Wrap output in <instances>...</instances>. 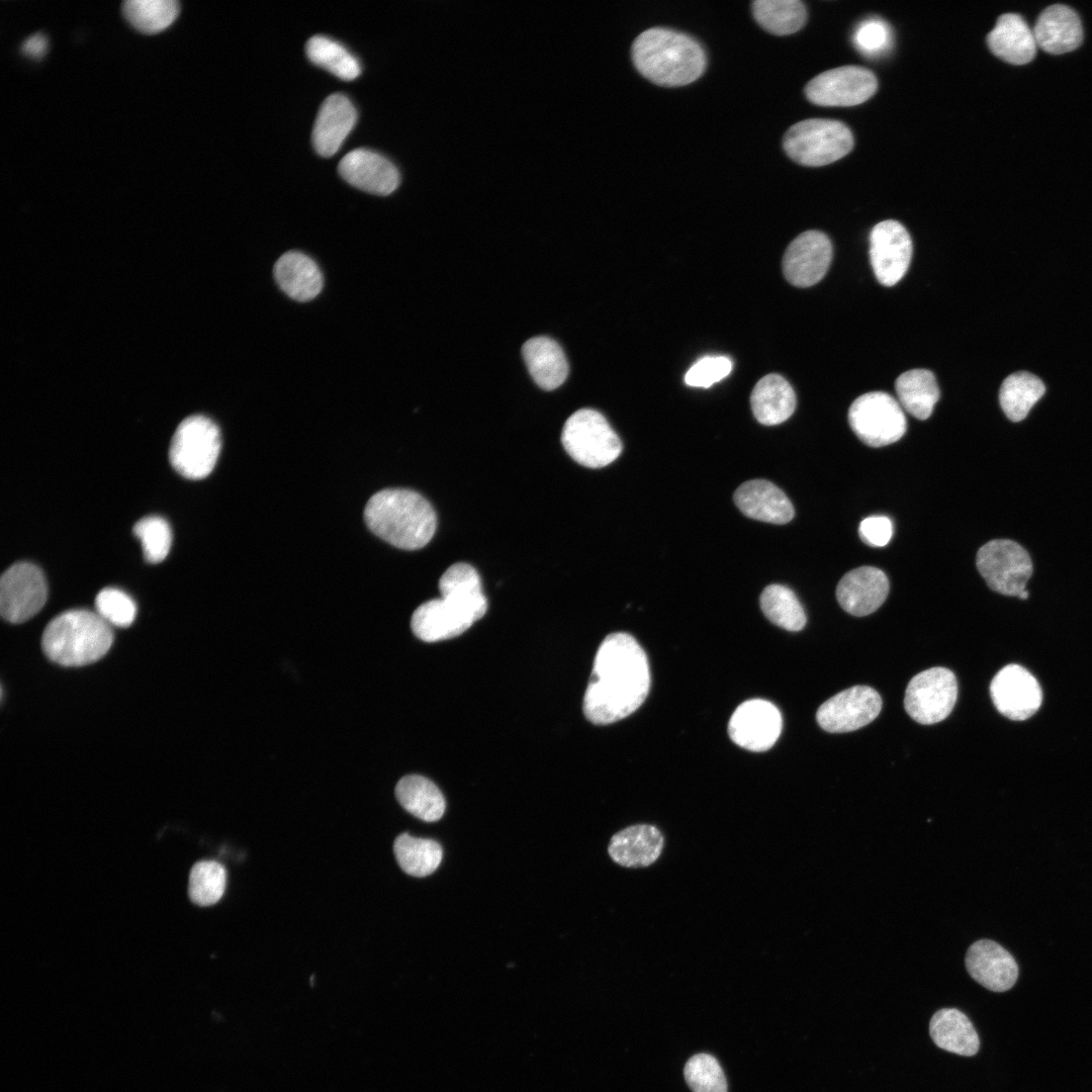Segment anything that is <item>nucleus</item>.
<instances>
[{
	"label": "nucleus",
	"instance_id": "obj_1",
	"mask_svg": "<svg viewBox=\"0 0 1092 1092\" xmlns=\"http://www.w3.org/2000/svg\"><path fill=\"white\" fill-rule=\"evenodd\" d=\"M650 689L645 651L630 634L608 635L598 648L582 709L596 725H608L634 713Z\"/></svg>",
	"mask_w": 1092,
	"mask_h": 1092
},
{
	"label": "nucleus",
	"instance_id": "obj_2",
	"mask_svg": "<svg viewBox=\"0 0 1092 1092\" xmlns=\"http://www.w3.org/2000/svg\"><path fill=\"white\" fill-rule=\"evenodd\" d=\"M439 589L440 598L422 604L412 616V631L425 642L461 635L487 610L479 574L470 564L449 566L439 580Z\"/></svg>",
	"mask_w": 1092,
	"mask_h": 1092
},
{
	"label": "nucleus",
	"instance_id": "obj_3",
	"mask_svg": "<svg viewBox=\"0 0 1092 1092\" xmlns=\"http://www.w3.org/2000/svg\"><path fill=\"white\" fill-rule=\"evenodd\" d=\"M364 519L376 536L405 550L426 546L437 527L431 504L406 488H386L373 494L366 504Z\"/></svg>",
	"mask_w": 1092,
	"mask_h": 1092
},
{
	"label": "nucleus",
	"instance_id": "obj_4",
	"mask_svg": "<svg viewBox=\"0 0 1092 1092\" xmlns=\"http://www.w3.org/2000/svg\"><path fill=\"white\" fill-rule=\"evenodd\" d=\"M632 59L642 76L666 87L696 81L706 67L701 44L690 35L666 27L641 32L632 44Z\"/></svg>",
	"mask_w": 1092,
	"mask_h": 1092
},
{
	"label": "nucleus",
	"instance_id": "obj_5",
	"mask_svg": "<svg viewBox=\"0 0 1092 1092\" xmlns=\"http://www.w3.org/2000/svg\"><path fill=\"white\" fill-rule=\"evenodd\" d=\"M113 641L110 625L97 613L69 610L46 627L41 645L44 654L63 666H82L97 661Z\"/></svg>",
	"mask_w": 1092,
	"mask_h": 1092
},
{
	"label": "nucleus",
	"instance_id": "obj_6",
	"mask_svg": "<svg viewBox=\"0 0 1092 1092\" xmlns=\"http://www.w3.org/2000/svg\"><path fill=\"white\" fill-rule=\"evenodd\" d=\"M853 147L851 130L841 121L810 118L792 125L784 136V150L796 163L807 167L831 164Z\"/></svg>",
	"mask_w": 1092,
	"mask_h": 1092
},
{
	"label": "nucleus",
	"instance_id": "obj_7",
	"mask_svg": "<svg viewBox=\"0 0 1092 1092\" xmlns=\"http://www.w3.org/2000/svg\"><path fill=\"white\" fill-rule=\"evenodd\" d=\"M561 443L574 461L589 468L609 465L622 451L621 440L607 419L592 408L578 410L566 420Z\"/></svg>",
	"mask_w": 1092,
	"mask_h": 1092
},
{
	"label": "nucleus",
	"instance_id": "obj_8",
	"mask_svg": "<svg viewBox=\"0 0 1092 1092\" xmlns=\"http://www.w3.org/2000/svg\"><path fill=\"white\" fill-rule=\"evenodd\" d=\"M221 447L216 424L201 415L184 419L177 427L169 448L173 468L189 479H201L213 470Z\"/></svg>",
	"mask_w": 1092,
	"mask_h": 1092
},
{
	"label": "nucleus",
	"instance_id": "obj_9",
	"mask_svg": "<svg viewBox=\"0 0 1092 1092\" xmlns=\"http://www.w3.org/2000/svg\"><path fill=\"white\" fill-rule=\"evenodd\" d=\"M977 568L988 586L1003 596L1028 598L1026 583L1033 564L1028 552L1017 542L995 539L984 544L976 557Z\"/></svg>",
	"mask_w": 1092,
	"mask_h": 1092
},
{
	"label": "nucleus",
	"instance_id": "obj_10",
	"mask_svg": "<svg viewBox=\"0 0 1092 1092\" xmlns=\"http://www.w3.org/2000/svg\"><path fill=\"white\" fill-rule=\"evenodd\" d=\"M848 423L857 438L871 447L897 442L907 428L902 406L884 391L858 396L849 406Z\"/></svg>",
	"mask_w": 1092,
	"mask_h": 1092
},
{
	"label": "nucleus",
	"instance_id": "obj_11",
	"mask_svg": "<svg viewBox=\"0 0 1092 1092\" xmlns=\"http://www.w3.org/2000/svg\"><path fill=\"white\" fill-rule=\"evenodd\" d=\"M957 697L953 672L945 667H932L911 678L906 688L904 707L914 721L930 725L950 714Z\"/></svg>",
	"mask_w": 1092,
	"mask_h": 1092
},
{
	"label": "nucleus",
	"instance_id": "obj_12",
	"mask_svg": "<svg viewBox=\"0 0 1092 1092\" xmlns=\"http://www.w3.org/2000/svg\"><path fill=\"white\" fill-rule=\"evenodd\" d=\"M48 585L42 571L29 562L11 565L0 580V612L10 623H22L46 604Z\"/></svg>",
	"mask_w": 1092,
	"mask_h": 1092
},
{
	"label": "nucleus",
	"instance_id": "obj_13",
	"mask_svg": "<svg viewBox=\"0 0 1092 1092\" xmlns=\"http://www.w3.org/2000/svg\"><path fill=\"white\" fill-rule=\"evenodd\" d=\"M875 74L858 66H842L820 73L805 87L810 102L821 106H853L877 91Z\"/></svg>",
	"mask_w": 1092,
	"mask_h": 1092
},
{
	"label": "nucleus",
	"instance_id": "obj_14",
	"mask_svg": "<svg viewBox=\"0 0 1092 1092\" xmlns=\"http://www.w3.org/2000/svg\"><path fill=\"white\" fill-rule=\"evenodd\" d=\"M882 699L877 691L867 686L848 688L824 702L816 713L819 726L830 733L857 730L880 714Z\"/></svg>",
	"mask_w": 1092,
	"mask_h": 1092
},
{
	"label": "nucleus",
	"instance_id": "obj_15",
	"mask_svg": "<svg viewBox=\"0 0 1092 1092\" xmlns=\"http://www.w3.org/2000/svg\"><path fill=\"white\" fill-rule=\"evenodd\" d=\"M990 696L997 711L1014 721L1030 718L1042 703L1037 679L1015 663L1005 665L995 674L990 684Z\"/></svg>",
	"mask_w": 1092,
	"mask_h": 1092
},
{
	"label": "nucleus",
	"instance_id": "obj_16",
	"mask_svg": "<svg viewBox=\"0 0 1092 1092\" xmlns=\"http://www.w3.org/2000/svg\"><path fill=\"white\" fill-rule=\"evenodd\" d=\"M912 240L897 220L877 223L870 234V261L877 280L884 286L898 283L908 270Z\"/></svg>",
	"mask_w": 1092,
	"mask_h": 1092
},
{
	"label": "nucleus",
	"instance_id": "obj_17",
	"mask_svg": "<svg viewBox=\"0 0 1092 1092\" xmlns=\"http://www.w3.org/2000/svg\"><path fill=\"white\" fill-rule=\"evenodd\" d=\"M782 726V715L774 704L752 699L741 703L733 712L728 733L738 746L760 752L768 750L777 742Z\"/></svg>",
	"mask_w": 1092,
	"mask_h": 1092
},
{
	"label": "nucleus",
	"instance_id": "obj_18",
	"mask_svg": "<svg viewBox=\"0 0 1092 1092\" xmlns=\"http://www.w3.org/2000/svg\"><path fill=\"white\" fill-rule=\"evenodd\" d=\"M831 260L829 238L819 231H807L788 246L783 257V273L792 285L809 287L824 277Z\"/></svg>",
	"mask_w": 1092,
	"mask_h": 1092
},
{
	"label": "nucleus",
	"instance_id": "obj_19",
	"mask_svg": "<svg viewBox=\"0 0 1092 1092\" xmlns=\"http://www.w3.org/2000/svg\"><path fill=\"white\" fill-rule=\"evenodd\" d=\"M338 171L352 186L376 195L392 193L400 182L399 172L391 161L363 148L345 155L339 163Z\"/></svg>",
	"mask_w": 1092,
	"mask_h": 1092
},
{
	"label": "nucleus",
	"instance_id": "obj_20",
	"mask_svg": "<svg viewBox=\"0 0 1092 1092\" xmlns=\"http://www.w3.org/2000/svg\"><path fill=\"white\" fill-rule=\"evenodd\" d=\"M966 968L970 976L993 992H1005L1014 986L1018 967L1003 946L990 939L974 942L968 949Z\"/></svg>",
	"mask_w": 1092,
	"mask_h": 1092
},
{
	"label": "nucleus",
	"instance_id": "obj_21",
	"mask_svg": "<svg viewBox=\"0 0 1092 1092\" xmlns=\"http://www.w3.org/2000/svg\"><path fill=\"white\" fill-rule=\"evenodd\" d=\"M889 587V579L881 569L860 566L842 576L836 587V599L845 612L862 617L882 606Z\"/></svg>",
	"mask_w": 1092,
	"mask_h": 1092
},
{
	"label": "nucleus",
	"instance_id": "obj_22",
	"mask_svg": "<svg viewBox=\"0 0 1092 1092\" xmlns=\"http://www.w3.org/2000/svg\"><path fill=\"white\" fill-rule=\"evenodd\" d=\"M357 111L351 100L341 94L328 96L322 103L311 133L316 153L325 158L334 156L353 129Z\"/></svg>",
	"mask_w": 1092,
	"mask_h": 1092
},
{
	"label": "nucleus",
	"instance_id": "obj_23",
	"mask_svg": "<svg viewBox=\"0 0 1092 1092\" xmlns=\"http://www.w3.org/2000/svg\"><path fill=\"white\" fill-rule=\"evenodd\" d=\"M1037 48L1053 54L1072 52L1083 41V27L1078 14L1063 4L1046 7L1032 29Z\"/></svg>",
	"mask_w": 1092,
	"mask_h": 1092
},
{
	"label": "nucleus",
	"instance_id": "obj_24",
	"mask_svg": "<svg viewBox=\"0 0 1092 1092\" xmlns=\"http://www.w3.org/2000/svg\"><path fill=\"white\" fill-rule=\"evenodd\" d=\"M664 838L654 825L635 824L615 833L609 843L611 858L625 868H644L661 855Z\"/></svg>",
	"mask_w": 1092,
	"mask_h": 1092
},
{
	"label": "nucleus",
	"instance_id": "obj_25",
	"mask_svg": "<svg viewBox=\"0 0 1092 1092\" xmlns=\"http://www.w3.org/2000/svg\"><path fill=\"white\" fill-rule=\"evenodd\" d=\"M734 502L748 518L786 524L794 517V508L785 492L770 481L752 479L742 483L734 492Z\"/></svg>",
	"mask_w": 1092,
	"mask_h": 1092
},
{
	"label": "nucleus",
	"instance_id": "obj_26",
	"mask_svg": "<svg viewBox=\"0 0 1092 1092\" xmlns=\"http://www.w3.org/2000/svg\"><path fill=\"white\" fill-rule=\"evenodd\" d=\"M990 51L1012 65H1024L1033 60L1036 42L1032 29L1019 14L1001 15L987 36Z\"/></svg>",
	"mask_w": 1092,
	"mask_h": 1092
},
{
	"label": "nucleus",
	"instance_id": "obj_27",
	"mask_svg": "<svg viewBox=\"0 0 1092 1092\" xmlns=\"http://www.w3.org/2000/svg\"><path fill=\"white\" fill-rule=\"evenodd\" d=\"M522 354L530 375L541 388L555 389L567 378V360L553 339L544 336L531 338L523 345Z\"/></svg>",
	"mask_w": 1092,
	"mask_h": 1092
},
{
	"label": "nucleus",
	"instance_id": "obj_28",
	"mask_svg": "<svg viewBox=\"0 0 1092 1092\" xmlns=\"http://www.w3.org/2000/svg\"><path fill=\"white\" fill-rule=\"evenodd\" d=\"M274 277L281 290L298 301L314 298L323 288V275L315 262L296 251L287 252L277 260Z\"/></svg>",
	"mask_w": 1092,
	"mask_h": 1092
},
{
	"label": "nucleus",
	"instance_id": "obj_29",
	"mask_svg": "<svg viewBox=\"0 0 1092 1092\" xmlns=\"http://www.w3.org/2000/svg\"><path fill=\"white\" fill-rule=\"evenodd\" d=\"M750 404L755 419L762 425L774 426L787 421L796 407V394L791 384L780 374L760 378L752 389Z\"/></svg>",
	"mask_w": 1092,
	"mask_h": 1092
},
{
	"label": "nucleus",
	"instance_id": "obj_30",
	"mask_svg": "<svg viewBox=\"0 0 1092 1092\" xmlns=\"http://www.w3.org/2000/svg\"><path fill=\"white\" fill-rule=\"evenodd\" d=\"M929 1033L934 1043L946 1052L971 1057L979 1051L980 1040L974 1025L958 1009L936 1011L929 1022Z\"/></svg>",
	"mask_w": 1092,
	"mask_h": 1092
},
{
	"label": "nucleus",
	"instance_id": "obj_31",
	"mask_svg": "<svg viewBox=\"0 0 1092 1092\" xmlns=\"http://www.w3.org/2000/svg\"><path fill=\"white\" fill-rule=\"evenodd\" d=\"M395 797L404 810L425 822H435L445 812L442 792L432 781L420 775L401 778L395 787Z\"/></svg>",
	"mask_w": 1092,
	"mask_h": 1092
},
{
	"label": "nucleus",
	"instance_id": "obj_32",
	"mask_svg": "<svg viewBox=\"0 0 1092 1092\" xmlns=\"http://www.w3.org/2000/svg\"><path fill=\"white\" fill-rule=\"evenodd\" d=\"M900 405L918 420L930 417L939 399V388L934 374L927 369L903 372L895 382Z\"/></svg>",
	"mask_w": 1092,
	"mask_h": 1092
},
{
	"label": "nucleus",
	"instance_id": "obj_33",
	"mask_svg": "<svg viewBox=\"0 0 1092 1092\" xmlns=\"http://www.w3.org/2000/svg\"><path fill=\"white\" fill-rule=\"evenodd\" d=\"M1045 391L1044 384L1035 375L1014 372L1006 377L999 391L1000 405L1012 422L1022 421Z\"/></svg>",
	"mask_w": 1092,
	"mask_h": 1092
},
{
	"label": "nucleus",
	"instance_id": "obj_34",
	"mask_svg": "<svg viewBox=\"0 0 1092 1092\" xmlns=\"http://www.w3.org/2000/svg\"><path fill=\"white\" fill-rule=\"evenodd\" d=\"M393 851L401 870L418 878L434 873L443 857L442 847L437 841L414 837L407 833H402L395 838Z\"/></svg>",
	"mask_w": 1092,
	"mask_h": 1092
},
{
	"label": "nucleus",
	"instance_id": "obj_35",
	"mask_svg": "<svg viewBox=\"0 0 1092 1092\" xmlns=\"http://www.w3.org/2000/svg\"><path fill=\"white\" fill-rule=\"evenodd\" d=\"M752 12L766 31L787 35L800 30L807 20V10L799 0H756Z\"/></svg>",
	"mask_w": 1092,
	"mask_h": 1092
},
{
	"label": "nucleus",
	"instance_id": "obj_36",
	"mask_svg": "<svg viewBox=\"0 0 1092 1092\" xmlns=\"http://www.w3.org/2000/svg\"><path fill=\"white\" fill-rule=\"evenodd\" d=\"M305 52L311 63L344 81H352L361 74L358 60L345 47L330 37H310Z\"/></svg>",
	"mask_w": 1092,
	"mask_h": 1092
},
{
	"label": "nucleus",
	"instance_id": "obj_37",
	"mask_svg": "<svg viewBox=\"0 0 1092 1092\" xmlns=\"http://www.w3.org/2000/svg\"><path fill=\"white\" fill-rule=\"evenodd\" d=\"M760 608L775 625L788 631H800L806 624V614L792 589L770 584L760 595Z\"/></svg>",
	"mask_w": 1092,
	"mask_h": 1092
},
{
	"label": "nucleus",
	"instance_id": "obj_38",
	"mask_svg": "<svg viewBox=\"0 0 1092 1092\" xmlns=\"http://www.w3.org/2000/svg\"><path fill=\"white\" fill-rule=\"evenodd\" d=\"M121 10L125 19L139 31L157 33L175 20L179 3L175 0H126Z\"/></svg>",
	"mask_w": 1092,
	"mask_h": 1092
},
{
	"label": "nucleus",
	"instance_id": "obj_39",
	"mask_svg": "<svg viewBox=\"0 0 1092 1092\" xmlns=\"http://www.w3.org/2000/svg\"><path fill=\"white\" fill-rule=\"evenodd\" d=\"M226 887V871L215 860L196 862L189 875L188 895L199 906H210L222 897Z\"/></svg>",
	"mask_w": 1092,
	"mask_h": 1092
},
{
	"label": "nucleus",
	"instance_id": "obj_40",
	"mask_svg": "<svg viewBox=\"0 0 1092 1092\" xmlns=\"http://www.w3.org/2000/svg\"><path fill=\"white\" fill-rule=\"evenodd\" d=\"M132 531L141 541L148 562L159 563L167 557L171 548L172 532L165 519L158 516L145 517L135 523Z\"/></svg>",
	"mask_w": 1092,
	"mask_h": 1092
},
{
	"label": "nucleus",
	"instance_id": "obj_41",
	"mask_svg": "<svg viewBox=\"0 0 1092 1092\" xmlns=\"http://www.w3.org/2000/svg\"><path fill=\"white\" fill-rule=\"evenodd\" d=\"M686 1082L693 1092H727V1081L718 1061L709 1054H697L684 1068Z\"/></svg>",
	"mask_w": 1092,
	"mask_h": 1092
},
{
	"label": "nucleus",
	"instance_id": "obj_42",
	"mask_svg": "<svg viewBox=\"0 0 1092 1092\" xmlns=\"http://www.w3.org/2000/svg\"><path fill=\"white\" fill-rule=\"evenodd\" d=\"M96 613L109 625L129 626L136 615L133 600L123 590L114 587L101 589L95 599Z\"/></svg>",
	"mask_w": 1092,
	"mask_h": 1092
},
{
	"label": "nucleus",
	"instance_id": "obj_43",
	"mask_svg": "<svg viewBox=\"0 0 1092 1092\" xmlns=\"http://www.w3.org/2000/svg\"><path fill=\"white\" fill-rule=\"evenodd\" d=\"M852 41L866 57L875 58L888 52L892 44V31L887 22L878 17L867 18L855 28Z\"/></svg>",
	"mask_w": 1092,
	"mask_h": 1092
},
{
	"label": "nucleus",
	"instance_id": "obj_44",
	"mask_svg": "<svg viewBox=\"0 0 1092 1092\" xmlns=\"http://www.w3.org/2000/svg\"><path fill=\"white\" fill-rule=\"evenodd\" d=\"M731 369L732 362L728 357L706 356L688 370L685 381L690 386L708 388L729 375Z\"/></svg>",
	"mask_w": 1092,
	"mask_h": 1092
},
{
	"label": "nucleus",
	"instance_id": "obj_45",
	"mask_svg": "<svg viewBox=\"0 0 1092 1092\" xmlns=\"http://www.w3.org/2000/svg\"><path fill=\"white\" fill-rule=\"evenodd\" d=\"M858 534L866 544L872 547H883L892 538V521L886 516L868 517L860 522Z\"/></svg>",
	"mask_w": 1092,
	"mask_h": 1092
},
{
	"label": "nucleus",
	"instance_id": "obj_46",
	"mask_svg": "<svg viewBox=\"0 0 1092 1092\" xmlns=\"http://www.w3.org/2000/svg\"><path fill=\"white\" fill-rule=\"evenodd\" d=\"M48 51V38L44 34L36 32L29 35L21 44V52L31 59L42 58Z\"/></svg>",
	"mask_w": 1092,
	"mask_h": 1092
}]
</instances>
